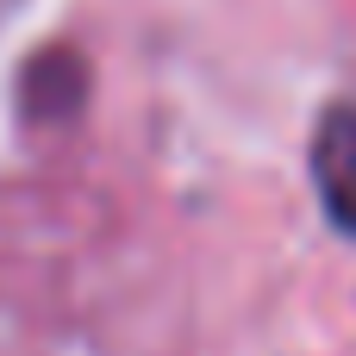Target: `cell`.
<instances>
[{
  "mask_svg": "<svg viewBox=\"0 0 356 356\" xmlns=\"http://www.w3.org/2000/svg\"><path fill=\"white\" fill-rule=\"evenodd\" d=\"M313 188H319L332 225L356 238V106L350 100L325 106V119L313 125Z\"/></svg>",
  "mask_w": 356,
  "mask_h": 356,
  "instance_id": "6da1fadb",
  "label": "cell"
}]
</instances>
